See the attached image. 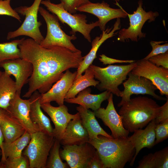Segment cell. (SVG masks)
Wrapping results in <instances>:
<instances>
[{
	"instance_id": "8d00e7d4",
	"label": "cell",
	"mask_w": 168,
	"mask_h": 168,
	"mask_svg": "<svg viewBox=\"0 0 168 168\" xmlns=\"http://www.w3.org/2000/svg\"><path fill=\"white\" fill-rule=\"evenodd\" d=\"M148 60L157 66L168 69V51L151 57Z\"/></svg>"
},
{
	"instance_id": "277c9868",
	"label": "cell",
	"mask_w": 168,
	"mask_h": 168,
	"mask_svg": "<svg viewBox=\"0 0 168 168\" xmlns=\"http://www.w3.org/2000/svg\"><path fill=\"white\" fill-rule=\"evenodd\" d=\"M136 62L126 65H110L101 68L91 64L89 68L95 78L99 82L96 86L100 91H107L119 97L121 91L118 86L127 79L128 74L136 66Z\"/></svg>"
},
{
	"instance_id": "83f0119b",
	"label": "cell",
	"mask_w": 168,
	"mask_h": 168,
	"mask_svg": "<svg viewBox=\"0 0 168 168\" xmlns=\"http://www.w3.org/2000/svg\"><path fill=\"white\" fill-rule=\"evenodd\" d=\"M137 168H168V147L144 156Z\"/></svg>"
},
{
	"instance_id": "b9f144b4",
	"label": "cell",
	"mask_w": 168,
	"mask_h": 168,
	"mask_svg": "<svg viewBox=\"0 0 168 168\" xmlns=\"http://www.w3.org/2000/svg\"><path fill=\"white\" fill-rule=\"evenodd\" d=\"M2 72L1 71V70H0V77H1V75H2Z\"/></svg>"
},
{
	"instance_id": "7bdbcfd3",
	"label": "cell",
	"mask_w": 168,
	"mask_h": 168,
	"mask_svg": "<svg viewBox=\"0 0 168 168\" xmlns=\"http://www.w3.org/2000/svg\"><path fill=\"white\" fill-rule=\"evenodd\" d=\"M1 154L2 155V151H1V150L0 148V155H1Z\"/></svg>"
},
{
	"instance_id": "1f68e13d",
	"label": "cell",
	"mask_w": 168,
	"mask_h": 168,
	"mask_svg": "<svg viewBox=\"0 0 168 168\" xmlns=\"http://www.w3.org/2000/svg\"><path fill=\"white\" fill-rule=\"evenodd\" d=\"M0 168H28L29 161L26 156H22L19 157L7 158L3 163L0 165Z\"/></svg>"
},
{
	"instance_id": "ab89813d",
	"label": "cell",
	"mask_w": 168,
	"mask_h": 168,
	"mask_svg": "<svg viewBox=\"0 0 168 168\" xmlns=\"http://www.w3.org/2000/svg\"><path fill=\"white\" fill-rule=\"evenodd\" d=\"M100 58H99L100 61L103 63V64H111L116 63H129L135 62L133 60H122L114 59L109 57L104 54L100 55Z\"/></svg>"
},
{
	"instance_id": "e0dca14e",
	"label": "cell",
	"mask_w": 168,
	"mask_h": 168,
	"mask_svg": "<svg viewBox=\"0 0 168 168\" xmlns=\"http://www.w3.org/2000/svg\"><path fill=\"white\" fill-rule=\"evenodd\" d=\"M77 71L71 72L69 69L66 71L61 78L45 93L41 94V104L55 101L59 105L64 104L66 95L76 79Z\"/></svg>"
},
{
	"instance_id": "ac0fdd59",
	"label": "cell",
	"mask_w": 168,
	"mask_h": 168,
	"mask_svg": "<svg viewBox=\"0 0 168 168\" xmlns=\"http://www.w3.org/2000/svg\"><path fill=\"white\" fill-rule=\"evenodd\" d=\"M41 107L50 117L55 128L53 136L60 141L69 121L77 116L78 112L72 114L68 112V109L64 104L58 107L52 105L50 103L41 104Z\"/></svg>"
},
{
	"instance_id": "cb8c5ba5",
	"label": "cell",
	"mask_w": 168,
	"mask_h": 168,
	"mask_svg": "<svg viewBox=\"0 0 168 168\" xmlns=\"http://www.w3.org/2000/svg\"><path fill=\"white\" fill-rule=\"evenodd\" d=\"M40 95L41 94L38 91H35L30 97V118L32 122L37 125L40 130L53 136L54 129L50 120L41 110L40 102Z\"/></svg>"
},
{
	"instance_id": "484cf974",
	"label": "cell",
	"mask_w": 168,
	"mask_h": 168,
	"mask_svg": "<svg viewBox=\"0 0 168 168\" xmlns=\"http://www.w3.org/2000/svg\"><path fill=\"white\" fill-rule=\"evenodd\" d=\"M16 91L15 82L10 75L2 72L0 77V108L7 110Z\"/></svg>"
},
{
	"instance_id": "9c48e42d",
	"label": "cell",
	"mask_w": 168,
	"mask_h": 168,
	"mask_svg": "<svg viewBox=\"0 0 168 168\" xmlns=\"http://www.w3.org/2000/svg\"><path fill=\"white\" fill-rule=\"evenodd\" d=\"M138 6L133 14L127 13L129 19V26L127 28H123L119 30L117 40L122 42L130 40L138 42L140 39L145 38L146 34L142 32L143 25L147 21L149 22L154 21L159 15L157 12L150 11L146 12L142 8L143 2L140 0Z\"/></svg>"
},
{
	"instance_id": "4316f807",
	"label": "cell",
	"mask_w": 168,
	"mask_h": 168,
	"mask_svg": "<svg viewBox=\"0 0 168 168\" xmlns=\"http://www.w3.org/2000/svg\"><path fill=\"white\" fill-rule=\"evenodd\" d=\"M31 140L30 134L26 131L21 137L8 144L3 143V154L0 165L3 163L7 158L19 157Z\"/></svg>"
},
{
	"instance_id": "9a60e30c",
	"label": "cell",
	"mask_w": 168,
	"mask_h": 168,
	"mask_svg": "<svg viewBox=\"0 0 168 168\" xmlns=\"http://www.w3.org/2000/svg\"><path fill=\"white\" fill-rule=\"evenodd\" d=\"M30 107V98L23 99L21 98L20 95L16 93L10 101L9 105L6 110L21 125L26 131L31 134L40 130L31 120Z\"/></svg>"
},
{
	"instance_id": "8992f818",
	"label": "cell",
	"mask_w": 168,
	"mask_h": 168,
	"mask_svg": "<svg viewBox=\"0 0 168 168\" xmlns=\"http://www.w3.org/2000/svg\"><path fill=\"white\" fill-rule=\"evenodd\" d=\"M31 140L23 154L30 168H45L48 157L55 138L41 130L30 134Z\"/></svg>"
},
{
	"instance_id": "8fae6325",
	"label": "cell",
	"mask_w": 168,
	"mask_h": 168,
	"mask_svg": "<svg viewBox=\"0 0 168 168\" xmlns=\"http://www.w3.org/2000/svg\"><path fill=\"white\" fill-rule=\"evenodd\" d=\"M128 76L127 80L123 83L124 89L121 91L120 97L121 100L117 105L118 107H120L129 101L131 96L133 94L148 95L158 100H166L168 98L156 94L155 92L157 89V87L148 79L133 74L131 72Z\"/></svg>"
},
{
	"instance_id": "d590c367",
	"label": "cell",
	"mask_w": 168,
	"mask_h": 168,
	"mask_svg": "<svg viewBox=\"0 0 168 168\" xmlns=\"http://www.w3.org/2000/svg\"><path fill=\"white\" fill-rule=\"evenodd\" d=\"M165 42L162 41H151L150 44L152 47L151 51L147 56L144 59L148 60L150 58L153 56L163 53L168 50V44L166 43L163 44H160Z\"/></svg>"
},
{
	"instance_id": "603a6c76",
	"label": "cell",
	"mask_w": 168,
	"mask_h": 168,
	"mask_svg": "<svg viewBox=\"0 0 168 168\" xmlns=\"http://www.w3.org/2000/svg\"><path fill=\"white\" fill-rule=\"evenodd\" d=\"M91 89L86 88L80 92L76 97L65 99L64 101L69 103L79 105L86 109H91L96 110L100 107L102 103L107 100L110 92L105 91L98 94H91Z\"/></svg>"
},
{
	"instance_id": "60d3db41",
	"label": "cell",
	"mask_w": 168,
	"mask_h": 168,
	"mask_svg": "<svg viewBox=\"0 0 168 168\" xmlns=\"http://www.w3.org/2000/svg\"><path fill=\"white\" fill-rule=\"evenodd\" d=\"M4 142V138L3 136V135L1 129V128L0 125V148L2 151V155L3 154V145Z\"/></svg>"
},
{
	"instance_id": "f35d334b",
	"label": "cell",
	"mask_w": 168,
	"mask_h": 168,
	"mask_svg": "<svg viewBox=\"0 0 168 168\" xmlns=\"http://www.w3.org/2000/svg\"><path fill=\"white\" fill-rule=\"evenodd\" d=\"M86 168H104L103 163L96 150L88 162Z\"/></svg>"
},
{
	"instance_id": "7c38bea8",
	"label": "cell",
	"mask_w": 168,
	"mask_h": 168,
	"mask_svg": "<svg viewBox=\"0 0 168 168\" xmlns=\"http://www.w3.org/2000/svg\"><path fill=\"white\" fill-rule=\"evenodd\" d=\"M96 149L89 142L79 145H65L59 152L61 158L71 168H86Z\"/></svg>"
},
{
	"instance_id": "2e32d148",
	"label": "cell",
	"mask_w": 168,
	"mask_h": 168,
	"mask_svg": "<svg viewBox=\"0 0 168 168\" xmlns=\"http://www.w3.org/2000/svg\"><path fill=\"white\" fill-rule=\"evenodd\" d=\"M4 72L14 76L16 86V93L20 95L23 86L28 82L33 71L31 63L21 58L4 60L0 63Z\"/></svg>"
},
{
	"instance_id": "ffe728a7",
	"label": "cell",
	"mask_w": 168,
	"mask_h": 168,
	"mask_svg": "<svg viewBox=\"0 0 168 168\" xmlns=\"http://www.w3.org/2000/svg\"><path fill=\"white\" fill-rule=\"evenodd\" d=\"M156 124L154 119L147 125L144 129L141 128L135 130L132 135L128 137V139L135 149L134 155L130 162V166H133L137 156L142 148L146 147L150 149L155 145V129Z\"/></svg>"
},
{
	"instance_id": "ee69618b",
	"label": "cell",
	"mask_w": 168,
	"mask_h": 168,
	"mask_svg": "<svg viewBox=\"0 0 168 168\" xmlns=\"http://www.w3.org/2000/svg\"><path fill=\"white\" fill-rule=\"evenodd\" d=\"M116 2H119L120 0H115Z\"/></svg>"
},
{
	"instance_id": "d6a6232c",
	"label": "cell",
	"mask_w": 168,
	"mask_h": 168,
	"mask_svg": "<svg viewBox=\"0 0 168 168\" xmlns=\"http://www.w3.org/2000/svg\"><path fill=\"white\" fill-rule=\"evenodd\" d=\"M155 130V145L168 138V119L156 124Z\"/></svg>"
},
{
	"instance_id": "5b68a950",
	"label": "cell",
	"mask_w": 168,
	"mask_h": 168,
	"mask_svg": "<svg viewBox=\"0 0 168 168\" xmlns=\"http://www.w3.org/2000/svg\"><path fill=\"white\" fill-rule=\"evenodd\" d=\"M41 4L46 7L49 12L55 15L62 23H65L71 27V34L75 35L76 32H79L88 42H91L90 34L92 29L98 26V21L88 24L86 15L70 13L64 8L61 2L56 4L51 2L50 0H42Z\"/></svg>"
},
{
	"instance_id": "e575fe53",
	"label": "cell",
	"mask_w": 168,
	"mask_h": 168,
	"mask_svg": "<svg viewBox=\"0 0 168 168\" xmlns=\"http://www.w3.org/2000/svg\"><path fill=\"white\" fill-rule=\"evenodd\" d=\"M64 8L70 13H76L77 8L90 2L89 0H60Z\"/></svg>"
},
{
	"instance_id": "4dcf8cb0",
	"label": "cell",
	"mask_w": 168,
	"mask_h": 168,
	"mask_svg": "<svg viewBox=\"0 0 168 168\" xmlns=\"http://www.w3.org/2000/svg\"><path fill=\"white\" fill-rule=\"evenodd\" d=\"M60 141L55 139L49 153V159L46 166L47 168H67V164L63 162L61 160L60 153Z\"/></svg>"
},
{
	"instance_id": "ba28073f",
	"label": "cell",
	"mask_w": 168,
	"mask_h": 168,
	"mask_svg": "<svg viewBox=\"0 0 168 168\" xmlns=\"http://www.w3.org/2000/svg\"><path fill=\"white\" fill-rule=\"evenodd\" d=\"M39 12L44 18L47 26L46 36L40 44L44 47L57 46L68 48L74 51L77 49L71 40L76 39L75 35L69 36L62 29L59 20L54 14H51L42 7H40Z\"/></svg>"
},
{
	"instance_id": "44dd1931",
	"label": "cell",
	"mask_w": 168,
	"mask_h": 168,
	"mask_svg": "<svg viewBox=\"0 0 168 168\" xmlns=\"http://www.w3.org/2000/svg\"><path fill=\"white\" fill-rule=\"evenodd\" d=\"M89 141L88 133L82 124L78 112L76 118L68 124L60 141V144L63 146L79 145Z\"/></svg>"
},
{
	"instance_id": "836d02e7",
	"label": "cell",
	"mask_w": 168,
	"mask_h": 168,
	"mask_svg": "<svg viewBox=\"0 0 168 168\" xmlns=\"http://www.w3.org/2000/svg\"><path fill=\"white\" fill-rule=\"evenodd\" d=\"M11 0H0V15L12 16L21 22V18L18 13L10 5Z\"/></svg>"
},
{
	"instance_id": "d4e9b609",
	"label": "cell",
	"mask_w": 168,
	"mask_h": 168,
	"mask_svg": "<svg viewBox=\"0 0 168 168\" xmlns=\"http://www.w3.org/2000/svg\"><path fill=\"white\" fill-rule=\"evenodd\" d=\"M76 109L80 116L82 124L88 133L89 140L97 138L99 135L113 138L100 126L93 112L85 109L80 105L77 107Z\"/></svg>"
},
{
	"instance_id": "7402d4cb",
	"label": "cell",
	"mask_w": 168,
	"mask_h": 168,
	"mask_svg": "<svg viewBox=\"0 0 168 168\" xmlns=\"http://www.w3.org/2000/svg\"><path fill=\"white\" fill-rule=\"evenodd\" d=\"M0 125L4 137V144H8L18 139L26 131L7 110L1 108Z\"/></svg>"
},
{
	"instance_id": "6da1fadb",
	"label": "cell",
	"mask_w": 168,
	"mask_h": 168,
	"mask_svg": "<svg viewBox=\"0 0 168 168\" xmlns=\"http://www.w3.org/2000/svg\"><path fill=\"white\" fill-rule=\"evenodd\" d=\"M18 47L21 58L30 62L33 67L28 82L29 87L23 96L25 98H30L35 91L40 94L47 92L65 71L77 68L83 59L79 50L74 51L57 46L44 47L31 38L25 39Z\"/></svg>"
},
{
	"instance_id": "52a82bcc",
	"label": "cell",
	"mask_w": 168,
	"mask_h": 168,
	"mask_svg": "<svg viewBox=\"0 0 168 168\" xmlns=\"http://www.w3.org/2000/svg\"><path fill=\"white\" fill-rule=\"evenodd\" d=\"M42 0H34L30 7L21 6L15 9L18 14L25 16V18L17 29L8 33L7 40L21 35H26L30 37L39 44L41 42L44 38L40 30L42 23L38 21L37 15Z\"/></svg>"
},
{
	"instance_id": "7a4b0ae2",
	"label": "cell",
	"mask_w": 168,
	"mask_h": 168,
	"mask_svg": "<svg viewBox=\"0 0 168 168\" xmlns=\"http://www.w3.org/2000/svg\"><path fill=\"white\" fill-rule=\"evenodd\" d=\"M96 149L104 168H123L130 162L135 149L126 138H110L101 135L88 142Z\"/></svg>"
},
{
	"instance_id": "3957f363",
	"label": "cell",
	"mask_w": 168,
	"mask_h": 168,
	"mask_svg": "<svg viewBox=\"0 0 168 168\" xmlns=\"http://www.w3.org/2000/svg\"><path fill=\"white\" fill-rule=\"evenodd\" d=\"M120 107L118 114L123 126L131 133L143 128L155 119L160 108L155 100L145 96L130 98Z\"/></svg>"
},
{
	"instance_id": "5bb4252c",
	"label": "cell",
	"mask_w": 168,
	"mask_h": 168,
	"mask_svg": "<svg viewBox=\"0 0 168 168\" xmlns=\"http://www.w3.org/2000/svg\"><path fill=\"white\" fill-rule=\"evenodd\" d=\"M118 9L111 8L107 2L89 3L77 8V11L84 12L92 14L98 19L99 26L102 31L105 29V26L108 22L115 18H125L127 12L121 7Z\"/></svg>"
},
{
	"instance_id": "74e56055",
	"label": "cell",
	"mask_w": 168,
	"mask_h": 168,
	"mask_svg": "<svg viewBox=\"0 0 168 168\" xmlns=\"http://www.w3.org/2000/svg\"><path fill=\"white\" fill-rule=\"evenodd\" d=\"M167 119H168V98L166 102L160 106L159 113L155 119L156 124Z\"/></svg>"
},
{
	"instance_id": "d6986e66",
	"label": "cell",
	"mask_w": 168,
	"mask_h": 168,
	"mask_svg": "<svg viewBox=\"0 0 168 168\" xmlns=\"http://www.w3.org/2000/svg\"><path fill=\"white\" fill-rule=\"evenodd\" d=\"M120 20L119 18H118L113 27L111 28L108 27L105 30H102V33L100 35L96 37L91 42L92 47L90 51L86 55L82 57L83 59L77 68L76 79L82 75L92 64L94 60L97 58V52L101 45L108 39L115 35L118 32L115 31L120 29Z\"/></svg>"
},
{
	"instance_id": "4fadbf2b",
	"label": "cell",
	"mask_w": 168,
	"mask_h": 168,
	"mask_svg": "<svg viewBox=\"0 0 168 168\" xmlns=\"http://www.w3.org/2000/svg\"><path fill=\"white\" fill-rule=\"evenodd\" d=\"M106 108H100L94 111L96 117L101 119L104 124L111 130L114 138H126L129 132L124 127L122 118L117 112L113 101V94H110L107 99Z\"/></svg>"
},
{
	"instance_id": "f546056e",
	"label": "cell",
	"mask_w": 168,
	"mask_h": 168,
	"mask_svg": "<svg viewBox=\"0 0 168 168\" xmlns=\"http://www.w3.org/2000/svg\"><path fill=\"white\" fill-rule=\"evenodd\" d=\"M25 39L23 38L8 42L0 43V63L5 60L21 58L18 45Z\"/></svg>"
},
{
	"instance_id": "30bf717a",
	"label": "cell",
	"mask_w": 168,
	"mask_h": 168,
	"mask_svg": "<svg viewBox=\"0 0 168 168\" xmlns=\"http://www.w3.org/2000/svg\"><path fill=\"white\" fill-rule=\"evenodd\" d=\"M131 72L151 81L159 90L161 95L168 98V69L158 67L148 60L142 59L136 62Z\"/></svg>"
},
{
	"instance_id": "f1b7e54d",
	"label": "cell",
	"mask_w": 168,
	"mask_h": 168,
	"mask_svg": "<svg viewBox=\"0 0 168 168\" xmlns=\"http://www.w3.org/2000/svg\"><path fill=\"white\" fill-rule=\"evenodd\" d=\"M84 72V75H81L74 81L65 99L75 97L84 89L91 86L96 87L99 83L98 81L95 80L94 73L90 68H87Z\"/></svg>"
}]
</instances>
